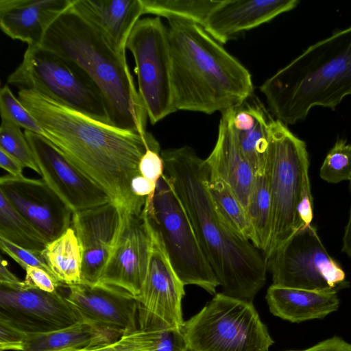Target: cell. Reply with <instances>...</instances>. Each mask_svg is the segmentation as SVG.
I'll return each mask as SVG.
<instances>
[{"instance_id": "obj_1", "label": "cell", "mask_w": 351, "mask_h": 351, "mask_svg": "<svg viewBox=\"0 0 351 351\" xmlns=\"http://www.w3.org/2000/svg\"><path fill=\"white\" fill-rule=\"evenodd\" d=\"M21 103L41 125L45 138L80 171L128 213L140 214L147 199L133 195L132 179L149 147H160L150 133L142 135L95 119L34 90L20 89Z\"/></svg>"}, {"instance_id": "obj_2", "label": "cell", "mask_w": 351, "mask_h": 351, "mask_svg": "<svg viewBox=\"0 0 351 351\" xmlns=\"http://www.w3.org/2000/svg\"><path fill=\"white\" fill-rule=\"evenodd\" d=\"M164 173L185 208L202 252L224 294L252 302L267 267L250 241L235 234L217 213L206 187L209 167L189 146L161 151Z\"/></svg>"}, {"instance_id": "obj_3", "label": "cell", "mask_w": 351, "mask_h": 351, "mask_svg": "<svg viewBox=\"0 0 351 351\" xmlns=\"http://www.w3.org/2000/svg\"><path fill=\"white\" fill-rule=\"evenodd\" d=\"M168 22L176 110L222 113L253 93L249 71L203 27L179 19Z\"/></svg>"}, {"instance_id": "obj_4", "label": "cell", "mask_w": 351, "mask_h": 351, "mask_svg": "<svg viewBox=\"0 0 351 351\" xmlns=\"http://www.w3.org/2000/svg\"><path fill=\"white\" fill-rule=\"evenodd\" d=\"M80 71L99 92L110 124L147 134L146 108L137 90L125 54L115 50L105 37L71 6L47 30L40 44Z\"/></svg>"}, {"instance_id": "obj_5", "label": "cell", "mask_w": 351, "mask_h": 351, "mask_svg": "<svg viewBox=\"0 0 351 351\" xmlns=\"http://www.w3.org/2000/svg\"><path fill=\"white\" fill-rule=\"evenodd\" d=\"M270 112L285 124L315 106L332 110L351 95V26L307 48L261 86Z\"/></svg>"}, {"instance_id": "obj_6", "label": "cell", "mask_w": 351, "mask_h": 351, "mask_svg": "<svg viewBox=\"0 0 351 351\" xmlns=\"http://www.w3.org/2000/svg\"><path fill=\"white\" fill-rule=\"evenodd\" d=\"M267 167L272 204L271 232L265 261L295 232L311 224L313 203L304 141L282 121L271 127Z\"/></svg>"}, {"instance_id": "obj_7", "label": "cell", "mask_w": 351, "mask_h": 351, "mask_svg": "<svg viewBox=\"0 0 351 351\" xmlns=\"http://www.w3.org/2000/svg\"><path fill=\"white\" fill-rule=\"evenodd\" d=\"M191 351H269L274 341L252 302L216 293L181 329Z\"/></svg>"}, {"instance_id": "obj_8", "label": "cell", "mask_w": 351, "mask_h": 351, "mask_svg": "<svg viewBox=\"0 0 351 351\" xmlns=\"http://www.w3.org/2000/svg\"><path fill=\"white\" fill-rule=\"evenodd\" d=\"M145 207L183 284L197 285L216 294L219 284L202 252L186 210L165 173L157 183L152 203L146 202Z\"/></svg>"}, {"instance_id": "obj_9", "label": "cell", "mask_w": 351, "mask_h": 351, "mask_svg": "<svg viewBox=\"0 0 351 351\" xmlns=\"http://www.w3.org/2000/svg\"><path fill=\"white\" fill-rule=\"evenodd\" d=\"M8 82L34 90L55 101L110 124L104 100L96 87L64 59L40 45L28 46L23 61Z\"/></svg>"}, {"instance_id": "obj_10", "label": "cell", "mask_w": 351, "mask_h": 351, "mask_svg": "<svg viewBox=\"0 0 351 351\" xmlns=\"http://www.w3.org/2000/svg\"><path fill=\"white\" fill-rule=\"evenodd\" d=\"M266 263L274 285L337 292L349 286L343 269L329 255L311 224L295 232Z\"/></svg>"}, {"instance_id": "obj_11", "label": "cell", "mask_w": 351, "mask_h": 351, "mask_svg": "<svg viewBox=\"0 0 351 351\" xmlns=\"http://www.w3.org/2000/svg\"><path fill=\"white\" fill-rule=\"evenodd\" d=\"M125 47L134 59L138 91L148 119L152 124H156L176 111L167 27L159 16L139 19L128 36Z\"/></svg>"}, {"instance_id": "obj_12", "label": "cell", "mask_w": 351, "mask_h": 351, "mask_svg": "<svg viewBox=\"0 0 351 351\" xmlns=\"http://www.w3.org/2000/svg\"><path fill=\"white\" fill-rule=\"evenodd\" d=\"M151 224L152 247L147 272L141 294L136 299L138 327L149 329L158 323H164L171 328L181 330L184 322L181 304L185 285L172 266L159 232Z\"/></svg>"}, {"instance_id": "obj_13", "label": "cell", "mask_w": 351, "mask_h": 351, "mask_svg": "<svg viewBox=\"0 0 351 351\" xmlns=\"http://www.w3.org/2000/svg\"><path fill=\"white\" fill-rule=\"evenodd\" d=\"M151 247L152 224L146 207L140 214L124 212L120 234L98 284L136 299L146 278Z\"/></svg>"}, {"instance_id": "obj_14", "label": "cell", "mask_w": 351, "mask_h": 351, "mask_svg": "<svg viewBox=\"0 0 351 351\" xmlns=\"http://www.w3.org/2000/svg\"><path fill=\"white\" fill-rule=\"evenodd\" d=\"M0 317L28 334L58 330L83 322L58 290L49 293L27 285L20 289L0 287Z\"/></svg>"}, {"instance_id": "obj_15", "label": "cell", "mask_w": 351, "mask_h": 351, "mask_svg": "<svg viewBox=\"0 0 351 351\" xmlns=\"http://www.w3.org/2000/svg\"><path fill=\"white\" fill-rule=\"evenodd\" d=\"M40 176L74 213L112 202L108 194L74 167L46 138L25 130Z\"/></svg>"}, {"instance_id": "obj_16", "label": "cell", "mask_w": 351, "mask_h": 351, "mask_svg": "<svg viewBox=\"0 0 351 351\" xmlns=\"http://www.w3.org/2000/svg\"><path fill=\"white\" fill-rule=\"evenodd\" d=\"M0 193L49 241L71 227L73 213L43 179L4 175Z\"/></svg>"}, {"instance_id": "obj_17", "label": "cell", "mask_w": 351, "mask_h": 351, "mask_svg": "<svg viewBox=\"0 0 351 351\" xmlns=\"http://www.w3.org/2000/svg\"><path fill=\"white\" fill-rule=\"evenodd\" d=\"M124 211L113 202L73 213L82 252V284H98L121 232Z\"/></svg>"}, {"instance_id": "obj_18", "label": "cell", "mask_w": 351, "mask_h": 351, "mask_svg": "<svg viewBox=\"0 0 351 351\" xmlns=\"http://www.w3.org/2000/svg\"><path fill=\"white\" fill-rule=\"evenodd\" d=\"M66 287L69 291L66 298L83 321L119 336L139 328L138 302L128 293L101 284Z\"/></svg>"}, {"instance_id": "obj_19", "label": "cell", "mask_w": 351, "mask_h": 351, "mask_svg": "<svg viewBox=\"0 0 351 351\" xmlns=\"http://www.w3.org/2000/svg\"><path fill=\"white\" fill-rule=\"evenodd\" d=\"M240 150L255 174L265 171L270 131L274 119L253 93L222 112Z\"/></svg>"}, {"instance_id": "obj_20", "label": "cell", "mask_w": 351, "mask_h": 351, "mask_svg": "<svg viewBox=\"0 0 351 351\" xmlns=\"http://www.w3.org/2000/svg\"><path fill=\"white\" fill-rule=\"evenodd\" d=\"M299 2L298 0H221L211 12L204 28L217 42L225 44L238 34L293 10Z\"/></svg>"}, {"instance_id": "obj_21", "label": "cell", "mask_w": 351, "mask_h": 351, "mask_svg": "<svg viewBox=\"0 0 351 351\" xmlns=\"http://www.w3.org/2000/svg\"><path fill=\"white\" fill-rule=\"evenodd\" d=\"M73 0H1L0 27L7 36L38 45L53 21Z\"/></svg>"}, {"instance_id": "obj_22", "label": "cell", "mask_w": 351, "mask_h": 351, "mask_svg": "<svg viewBox=\"0 0 351 351\" xmlns=\"http://www.w3.org/2000/svg\"><path fill=\"white\" fill-rule=\"evenodd\" d=\"M71 8L123 54L128 36L143 14L141 0H73Z\"/></svg>"}, {"instance_id": "obj_23", "label": "cell", "mask_w": 351, "mask_h": 351, "mask_svg": "<svg viewBox=\"0 0 351 351\" xmlns=\"http://www.w3.org/2000/svg\"><path fill=\"white\" fill-rule=\"evenodd\" d=\"M266 300L271 313L292 323L322 319L339 306L337 292L312 291L271 285Z\"/></svg>"}, {"instance_id": "obj_24", "label": "cell", "mask_w": 351, "mask_h": 351, "mask_svg": "<svg viewBox=\"0 0 351 351\" xmlns=\"http://www.w3.org/2000/svg\"><path fill=\"white\" fill-rule=\"evenodd\" d=\"M205 160L211 173L230 186L246 209L255 173L222 117L215 145Z\"/></svg>"}, {"instance_id": "obj_25", "label": "cell", "mask_w": 351, "mask_h": 351, "mask_svg": "<svg viewBox=\"0 0 351 351\" xmlns=\"http://www.w3.org/2000/svg\"><path fill=\"white\" fill-rule=\"evenodd\" d=\"M120 337L87 322L44 333L28 334L23 351H60L112 341Z\"/></svg>"}, {"instance_id": "obj_26", "label": "cell", "mask_w": 351, "mask_h": 351, "mask_svg": "<svg viewBox=\"0 0 351 351\" xmlns=\"http://www.w3.org/2000/svg\"><path fill=\"white\" fill-rule=\"evenodd\" d=\"M54 277L64 287L82 284V252L72 227L49 241L42 252Z\"/></svg>"}, {"instance_id": "obj_27", "label": "cell", "mask_w": 351, "mask_h": 351, "mask_svg": "<svg viewBox=\"0 0 351 351\" xmlns=\"http://www.w3.org/2000/svg\"><path fill=\"white\" fill-rule=\"evenodd\" d=\"M246 211L253 232L251 242L263 254L269 243L272 223V204L267 167L265 171L254 176Z\"/></svg>"}, {"instance_id": "obj_28", "label": "cell", "mask_w": 351, "mask_h": 351, "mask_svg": "<svg viewBox=\"0 0 351 351\" xmlns=\"http://www.w3.org/2000/svg\"><path fill=\"white\" fill-rule=\"evenodd\" d=\"M206 187L215 208L224 223L238 236L251 241L253 232L246 209L230 186L210 170Z\"/></svg>"}, {"instance_id": "obj_29", "label": "cell", "mask_w": 351, "mask_h": 351, "mask_svg": "<svg viewBox=\"0 0 351 351\" xmlns=\"http://www.w3.org/2000/svg\"><path fill=\"white\" fill-rule=\"evenodd\" d=\"M0 237L23 247L43 252L49 242L0 193Z\"/></svg>"}, {"instance_id": "obj_30", "label": "cell", "mask_w": 351, "mask_h": 351, "mask_svg": "<svg viewBox=\"0 0 351 351\" xmlns=\"http://www.w3.org/2000/svg\"><path fill=\"white\" fill-rule=\"evenodd\" d=\"M143 14H152L169 19H179L204 27L213 9L221 1L213 0H141Z\"/></svg>"}, {"instance_id": "obj_31", "label": "cell", "mask_w": 351, "mask_h": 351, "mask_svg": "<svg viewBox=\"0 0 351 351\" xmlns=\"http://www.w3.org/2000/svg\"><path fill=\"white\" fill-rule=\"evenodd\" d=\"M0 149L16 159L24 168L40 175L32 148L21 127L5 116H1Z\"/></svg>"}, {"instance_id": "obj_32", "label": "cell", "mask_w": 351, "mask_h": 351, "mask_svg": "<svg viewBox=\"0 0 351 351\" xmlns=\"http://www.w3.org/2000/svg\"><path fill=\"white\" fill-rule=\"evenodd\" d=\"M159 336L158 329L138 328L110 342L60 351H153L157 347Z\"/></svg>"}, {"instance_id": "obj_33", "label": "cell", "mask_w": 351, "mask_h": 351, "mask_svg": "<svg viewBox=\"0 0 351 351\" xmlns=\"http://www.w3.org/2000/svg\"><path fill=\"white\" fill-rule=\"evenodd\" d=\"M319 176L330 183L351 180V144L338 138L320 167Z\"/></svg>"}, {"instance_id": "obj_34", "label": "cell", "mask_w": 351, "mask_h": 351, "mask_svg": "<svg viewBox=\"0 0 351 351\" xmlns=\"http://www.w3.org/2000/svg\"><path fill=\"white\" fill-rule=\"evenodd\" d=\"M0 113L23 128L43 136L45 132L40 123L16 98L10 87L4 85L0 90Z\"/></svg>"}, {"instance_id": "obj_35", "label": "cell", "mask_w": 351, "mask_h": 351, "mask_svg": "<svg viewBox=\"0 0 351 351\" xmlns=\"http://www.w3.org/2000/svg\"><path fill=\"white\" fill-rule=\"evenodd\" d=\"M0 247L3 253L12 258L24 269L28 267H39L54 277L45 262L42 252L23 247L3 237H0Z\"/></svg>"}, {"instance_id": "obj_36", "label": "cell", "mask_w": 351, "mask_h": 351, "mask_svg": "<svg viewBox=\"0 0 351 351\" xmlns=\"http://www.w3.org/2000/svg\"><path fill=\"white\" fill-rule=\"evenodd\" d=\"M28 333L0 317V351H23Z\"/></svg>"}, {"instance_id": "obj_37", "label": "cell", "mask_w": 351, "mask_h": 351, "mask_svg": "<svg viewBox=\"0 0 351 351\" xmlns=\"http://www.w3.org/2000/svg\"><path fill=\"white\" fill-rule=\"evenodd\" d=\"M140 173L157 184L165 171L160 147L147 149L138 165Z\"/></svg>"}, {"instance_id": "obj_38", "label": "cell", "mask_w": 351, "mask_h": 351, "mask_svg": "<svg viewBox=\"0 0 351 351\" xmlns=\"http://www.w3.org/2000/svg\"><path fill=\"white\" fill-rule=\"evenodd\" d=\"M25 270L24 282L29 287L52 293L63 286L56 278L41 268L28 267Z\"/></svg>"}, {"instance_id": "obj_39", "label": "cell", "mask_w": 351, "mask_h": 351, "mask_svg": "<svg viewBox=\"0 0 351 351\" xmlns=\"http://www.w3.org/2000/svg\"><path fill=\"white\" fill-rule=\"evenodd\" d=\"M186 344L181 330L163 326L156 348L153 351H186Z\"/></svg>"}, {"instance_id": "obj_40", "label": "cell", "mask_w": 351, "mask_h": 351, "mask_svg": "<svg viewBox=\"0 0 351 351\" xmlns=\"http://www.w3.org/2000/svg\"><path fill=\"white\" fill-rule=\"evenodd\" d=\"M156 185L139 173L132 179L130 189L134 196L145 199L148 204H151L156 191Z\"/></svg>"}, {"instance_id": "obj_41", "label": "cell", "mask_w": 351, "mask_h": 351, "mask_svg": "<svg viewBox=\"0 0 351 351\" xmlns=\"http://www.w3.org/2000/svg\"><path fill=\"white\" fill-rule=\"evenodd\" d=\"M287 351H351V343L340 337L333 336L304 350Z\"/></svg>"}, {"instance_id": "obj_42", "label": "cell", "mask_w": 351, "mask_h": 351, "mask_svg": "<svg viewBox=\"0 0 351 351\" xmlns=\"http://www.w3.org/2000/svg\"><path fill=\"white\" fill-rule=\"evenodd\" d=\"M0 287L11 289H20L27 287L24 280H21L10 271L7 262L3 258L0 265Z\"/></svg>"}, {"instance_id": "obj_43", "label": "cell", "mask_w": 351, "mask_h": 351, "mask_svg": "<svg viewBox=\"0 0 351 351\" xmlns=\"http://www.w3.org/2000/svg\"><path fill=\"white\" fill-rule=\"evenodd\" d=\"M0 167L14 177H23V165L14 157L0 149Z\"/></svg>"}, {"instance_id": "obj_44", "label": "cell", "mask_w": 351, "mask_h": 351, "mask_svg": "<svg viewBox=\"0 0 351 351\" xmlns=\"http://www.w3.org/2000/svg\"><path fill=\"white\" fill-rule=\"evenodd\" d=\"M349 182V191L351 195V180ZM341 252L345 253L348 257L351 258V204L349 211L348 220L345 227L343 237Z\"/></svg>"}]
</instances>
